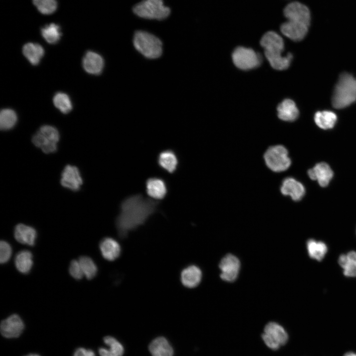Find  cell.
Masks as SVG:
<instances>
[{
  "label": "cell",
  "instance_id": "cell-16",
  "mask_svg": "<svg viewBox=\"0 0 356 356\" xmlns=\"http://www.w3.org/2000/svg\"><path fill=\"white\" fill-rule=\"evenodd\" d=\"M308 174L311 179L316 180L322 187L327 186L333 177L332 170L325 162L316 164L308 170Z\"/></svg>",
  "mask_w": 356,
  "mask_h": 356
},
{
  "label": "cell",
  "instance_id": "cell-37",
  "mask_svg": "<svg viewBox=\"0 0 356 356\" xmlns=\"http://www.w3.org/2000/svg\"><path fill=\"white\" fill-rule=\"evenodd\" d=\"M69 273L76 279L79 280L83 277L84 273L79 261L74 260L71 262Z\"/></svg>",
  "mask_w": 356,
  "mask_h": 356
},
{
  "label": "cell",
  "instance_id": "cell-14",
  "mask_svg": "<svg viewBox=\"0 0 356 356\" xmlns=\"http://www.w3.org/2000/svg\"><path fill=\"white\" fill-rule=\"evenodd\" d=\"M309 25L301 22L288 20L281 25L280 30L282 33L290 39L299 41L307 35Z\"/></svg>",
  "mask_w": 356,
  "mask_h": 356
},
{
  "label": "cell",
  "instance_id": "cell-33",
  "mask_svg": "<svg viewBox=\"0 0 356 356\" xmlns=\"http://www.w3.org/2000/svg\"><path fill=\"white\" fill-rule=\"evenodd\" d=\"M53 102L54 106L63 114H67L72 109V104L71 99L67 94L58 92L53 98Z\"/></svg>",
  "mask_w": 356,
  "mask_h": 356
},
{
  "label": "cell",
  "instance_id": "cell-34",
  "mask_svg": "<svg viewBox=\"0 0 356 356\" xmlns=\"http://www.w3.org/2000/svg\"><path fill=\"white\" fill-rule=\"evenodd\" d=\"M79 262L84 275L87 279H91L95 277L97 272V268L90 258L87 256H82L80 257Z\"/></svg>",
  "mask_w": 356,
  "mask_h": 356
},
{
  "label": "cell",
  "instance_id": "cell-8",
  "mask_svg": "<svg viewBox=\"0 0 356 356\" xmlns=\"http://www.w3.org/2000/svg\"><path fill=\"white\" fill-rule=\"evenodd\" d=\"M261 338L265 345L272 351H277L284 346L289 339L285 329L276 322L267 323L264 328Z\"/></svg>",
  "mask_w": 356,
  "mask_h": 356
},
{
  "label": "cell",
  "instance_id": "cell-10",
  "mask_svg": "<svg viewBox=\"0 0 356 356\" xmlns=\"http://www.w3.org/2000/svg\"><path fill=\"white\" fill-rule=\"evenodd\" d=\"M240 267V261L236 256L231 254H227L222 258L219 264L221 278L228 282L234 281L238 276Z\"/></svg>",
  "mask_w": 356,
  "mask_h": 356
},
{
  "label": "cell",
  "instance_id": "cell-21",
  "mask_svg": "<svg viewBox=\"0 0 356 356\" xmlns=\"http://www.w3.org/2000/svg\"><path fill=\"white\" fill-rule=\"evenodd\" d=\"M146 188L149 197L156 200L163 199L167 192L165 182L158 178H148L146 182Z\"/></svg>",
  "mask_w": 356,
  "mask_h": 356
},
{
  "label": "cell",
  "instance_id": "cell-35",
  "mask_svg": "<svg viewBox=\"0 0 356 356\" xmlns=\"http://www.w3.org/2000/svg\"><path fill=\"white\" fill-rule=\"evenodd\" d=\"M38 10L44 15H50L54 13L57 8L56 0H32Z\"/></svg>",
  "mask_w": 356,
  "mask_h": 356
},
{
  "label": "cell",
  "instance_id": "cell-30",
  "mask_svg": "<svg viewBox=\"0 0 356 356\" xmlns=\"http://www.w3.org/2000/svg\"><path fill=\"white\" fill-rule=\"evenodd\" d=\"M307 248L309 256L318 261L324 258L328 250L326 245L323 242L312 239L307 241Z\"/></svg>",
  "mask_w": 356,
  "mask_h": 356
},
{
  "label": "cell",
  "instance_id": "cell-29",
  "mask_svg": "<svg viewBox=\"0 0 356 356\" xmlns=\"http://www.w3.org/2000/svg\"><path fill=\"white\" fill-rule=\"evenodd\" d=\"M316 125L323 130L332 129L337 121V116L333 112L322 111L317 112L314 117Z\"/></svg>",
  "mask_w": 356,
  "mask_h": 356
},
{
  "label": "cell",
  "instance_id": "cell-20",
  "mask_svg": "<svg viewBox=\"0 0 356 356\" xmlns=\"http://www.w3.org/2000/svg\"><path fill=\"white\" fill-rule=\"evenodd\" d=\"M152 356H174V350L166 338L158 337L153 339L148 347Z\"/></svg>",
  "mask_w": 356,
  "mask_h": 356
},
{
  "label": "cell",
  "instance_id": "cell-40",
  "mask_svg": "<svg viewBox=\"0 0 356 356\" xmlns=\"http://www.w3.org/2000/svg\"><path fill=\"white\" fill-rule=\"evenodd\" d=\"M40 356L39 355H38V354H29V355H27V356Z\"/></svg>",
  "mask_w": 356,
  "mask_h": 356
},
{
  "label": "cell",
  "instance_id": "cell-39",
  "mask_svg": "<svg viewBox=\"0 0 356 356\" xmlns=\"http://www.w3.org/2000/svg\"><path fill=\"white\" fill-rule=\"evenodd\" d=\"M344 356H356V353L352 352H350L346 353Z\"/></svg>",
  "mask_w": 356,
  "mask_h": 356
},
{
  "label": "cell",
  "instance_id": "cell-5",
  "mask_svg": "<svg viewBox=\"0 0 356 356\" xmlns=\"http://www.w3.org/2000/svg\"><path fill=\"white\" fill-rule=\"evenodd\" d=\"M133 11L140 18L158 20L166 19L171 13L163 0H142L134 5Z\"/></svg>",
  "mask_w": 356,
  "mask_h": 356
},
{
  "label": "cell",
  "instance_id": "cell-4",
  "mask_svg": "<svg viewBox=\"0 0 356 356\" xmlns=\"http://www.w3.org/2000/svg\"><path fill=\"white\" fill-rule=\"evenodd\" d=\"M133 42L135 49L147 58L156 59L162 55V41L150 33L142 30L136 31Z\"/></svg>",
  "mask_w": 356,
  "mask_h": 356
},
{
  "label": "cell",
  "instance_id": "cell-13",
  "mask_svg": "<svg viewBox=\"0 0 356 356\" xmlns=\"http://www.w3.org/2000/svg\"><path fill=\"white\" fill-rule=\"evenodd\" d=\"M284 14L288 20L310 24L311 15L309 8L299 2H293L288 4L284 10Z\"/></svg>",
  "mask_w": 356,
  "mask_h": 356
},
{
  "label": "cell",
  "instance_id": "cell-2",
  "mask_svg": "<svg viewBox=\"0 0 356 356\" xmlns=\"http://www.w3.org/2000/svg\"><path fill=\"white\" fill-rule=\"evenodd\" d=\"M261 45L264 48L265 56L271 66L277 70H283L289 67L293 58L289 53L283 56L284 45L282 38L276 33L269 31L262 38Z\"/></svg>",
  "mask_w": 356,
  "mask_h": 356
},
{
  "label": "cell",
  "instance_id": "cell-19",
  "mask_svg": "<svg viewBox=\"0 0 356 356\" xmlns=\"http://www.w3.org/2000/svg\"><path fill=\"white\" fill-rule=\"evenodd\" d=\"M99 248L103 257L109 261L115 260L121 253L120 244L111 237L103 238L99 243Z\"/></svg>",
  "mask_w": 356,
  "mask_h": 356
},
{
  "label": "cell",
  "instance_id": "cell-11",
  "mask_svg": "<svg viewBox=\"0 0 356 356\" xmlns=\"http://www.w3.org/2000/svg\"><path fill=\"white\" fill-rule=\"evenodd\" d=\"M83 183L79 169L71 165H66L61 174L60 183L64 187L76 191L80 189Z\"/></svg>",
  "mask_w": 356,
  "mask_h": 356
},
{
  "label": "cell",
  "instance_id": "cell-31",
  "mask_svg": "<svg viewBox=\"0 0 356 356\" xmlns=\"http://www.w3.org/2000/svg\"><path fill=\"white\" fill-rule=\"evenodd\" d=\"M41 32L43 38L50 44H56L62 36L60 26L53 23L43 27Z\"/></svg>",
  "mask_w": 356,
  "mask_h": 356
},
{
  "label": "cell",
  "instance_id": "cell-38",
  "mask_svg": "<svg viewBox=\"0 0 356 356\" xmlns=\"http://www.w3.org/2000/svg\"><path fill=\"white\" fill-rule=\"evenodd\" d=\"M73 356H95V355L91 350L79 348L75 351Z\"/></svg>",
  "mask_w": 356,
  "mask_h": 356
},
{
  "label": "cell",
  "instance_id": "cell-32",
  "mask_svg": "<svg viewBox=\"0 0 356 356\" xmlns=\"http://www.w3.org/2000/svg\"><path fill=\"white\" fill-rule=\"evenodd\" d=\"M17 120L15 112L9 108L3 109L0 113V128L1 130L7 131L13 128Z\"/></svg>",
  "mask_w": 356,
  "mask_h": 356
},
{
  "label": "cell",
  "instance_id": "cell-7",
  "mask_svg": "<svg viewBox=\"0 0 356 356\" xmlns=\"http://www.w3.org/2000/svg\"><path fill=\"white\" fill-rule=\"evenodd\" d=\"M58 131L49 125L42 126L33 136L32 141L36 147L46 154L55 152L59 140Z\"/></svg>",
  "mask_w": 356,
  "mask_h": 356
},
{
  "label": "cell",
  "instance_id": "cell-26",
  "mask_svg": "<svg viewBox=\"0 0 356 356\" xmlns=\"http://www.w3.org/2000/svg\"><path fill=\"white\" fill-rule=\"evenodd\" d=\"M104 343L108 349L100 348L98 352L100 356H122L124 348L122 344L112 336H107L103 338Z\"/></svg>",
  "mask_w": 356,
  "mask_h": 356
},
{
  "label": "cell",
  "instance_id": "cell-12",
  "mask_svg": "<svg viewBox=\"0 0 356 356\" xmlns=\"http://www.w3.org/2000/svg\"><path fill=\"white\" fill-rule=\"evenodd\" d=\"M24 329V324L21 317L16 314L10 315L0 323L1 335L7 338L18 337Z\"/></svg>",
  "mask_w": 356,
  "mask_h": 356
},
{
  "label": "cell",
  "instance_id": "cell-9",
  "mask_svg": "<svg viewBox=\"0 0 356 356\" xmlns=\"http://www.w3.org/2000/svg\"><path fill=\"white\" fill-rule=\"evenodd\" d=\"M232 60L238 68L247 70L257 67L261 63V57L251 48L239 46L232 55Z\"/></svg>",
  "mask_w": 356,
  "mask_h": 356
},
{
  "label": "cell",
  "instance_id": "cell-36",
  "mask_svg": "<svg viewBox=\"0 0 356 356\" xmlns=\"http://www.w3.org/2000/svg\"><path fill=\"white\" fill-rule=\"evenodd\" d=\"M12 249L10 244L5 241L2 240L0 243V262L5 264L11 257Z\"/></svg>",
  "mask_w": 356,
  "mask_h": 356
},
{
  "label": "cell",
  "instance_id": "cell-25",
  "mask_svg": "<svg viewBox=\"0 0 356 356\" xmlns=\"http://www.w3.org/2000/svg\"><path fill=\"white\" fill-rule=\"evenodd\" d=\"M338 263L346 276L356 277V252L352 251L342 254L339 258Z\"/></svg>",
  "mask_w": 356,
  "mask_h": 356
},
{
  "label": "cell",
  "instance_id": "cell-1",
  "mask_svg": "<svg viewBox=\"0 0 356 356\" xmlns=\"http://www.w3.org/2000/svg\"><path fill=\"white\" fill-rule=\"evenodd\" d=\"M159 203L140 194L125 199L121 204L120 214L116 220L120 237L125 238L130 231L143 224L157 211Z\"/></svg>",
  "mask_w": 356,
  "mask_h": 356
},
{
  "label": "cell",
  "instance_id": "cell-22",
  "mask_svg": "<svg viewBox=\"0 0 356 356\" xmlns=\"http://www.w3.org/2000/svg\"><path fill=\"white\" fill-rule=\"evenodd\" d=\"M278 118L284 121L292 122L299 116V110L295 102L291 99H284L277 108Z\"/></svg>",
  "mask_w": 356,
  "mask_h": 356
},
{
  "label": "cell",
  "instance_id": "cell-27",
  "mask_svg": "<svg viewBox=\"0 0 356 356\" xmlns=\"http://www.w3.org/2000/svg\"><path fill=\"white\" fill-rule=\"evenodd\" d=\"M159 165L169 173H173L177 169L178 160L174 151L166 150L161 152L158 158Z\"/></svg>",
  "mask_w": 356,
  "mask_h": 356
},
{
  "label": "cell",
  "instance_id": "cell-15",
  "mask_svg": "<svg viewBox=\"0 0 356 356\" xmlns=\"http://www.w3.org/2000/svg\"><path fill=\"white\" fill-rule=\"evenodd\" d=\"M280 191L284 196H289L295 201L301 200L305 194L304 185L292 177L283 179L280 186Z\"/></svg>",
  "mask_w": 356,
  "mask_h": 356
},
{
  "label": "cell",
  "instance_id": "cell-24",
  "mask_svg": "<svg viewBox=\"0 0 356 356\" xmlns=\"http://www.w3.org/2000/svg\"><path fill=\"white\" fill-rule=\"evenodd\" d=\"M22 52L32 65H37L43 57L44 51L43 46L40 44L28 43L23 46Z\"/></svg>",
  "mask_w": 356,
  "mask_h": 356
},
{
  "label": "cell",
  "instance_id": "cell-23",
  "mask_svg": "<svg viewBox=\"0 0 356 356\" xmlns=\"http://www.w3.org/2000/svg\"><path fill=\"white\" fill-rule=\"evenodd\" d=\"M180 278L184 286L188 288H194L201 280L202 271L196 266L191 265L182 270Z\"/></svg>",
  "mask_w": 356,
  "mask_h": 356
},
{
  "label": "cell",
  "instance_id": "cell-6",
  "mask_svg": "<svg viewBox=\"0 0 356 356\" xmlns=\"http://www.w3.org/2000/svg\"><path fill=\"white\" fill-rule=\"evenodd\" d=\"M264 159L267 166L276 173L287 170L291 165L288 150L282 145L268 147L264 155Z\"/></svg>",
  "mask_w": 356,
  "mask_h": 356
},
{
  "label": "cell",
  "instance_id": "cell-3",
  "mask_svg": "<svg viewBox=\"0 0 356 356\" xmlns=\"http://www.w3.org/2000/svg\"><path fill=\"white\" fill-rule=\"evenodd\" d=\"M356 101V79L348 73L342 74L335 88L332 103L334 108H345Z\"/></svg>",
  "mask_w": 356,
  "mask_h": 356
},
{
  "label": "cell",
  "instance_id": "cell-18",
  "mask_svg": "<svg viewBox=\"0 0 356 356\" xmlns=\"http://www.w3.org/2000/svg\"><path fill=\"white\" fill-rule=\"evenodd\" d=\"M14 235L18 242L33 246L35 243L37 232L36 229L31 226L19 223L15 227Z\"/></svg>",
  "mask_w": 356,
  "mask_h": 356
},
{
  "label": "cell",
  "instance_id": "cell-28",
  "mask_svg": "<svg viewBox=\"0 0 356 356\" xmlns=\"http://www.w3.org/2000/svg\"><path fill=\"white\" fill-rule=\"evenodd\" d=\"M14 263L17 269L20 272L28 273L33 266L32 254L28 250L21 251L16 254Z\"/></svg>",
  "mask_w": 356,
  "mask_h": 356
},
{
  "label": "cell",
  "instance_id": "cell-17",
  "mask_svg": "<svg viewBox=\"0 0 356 356\" xmlns=\"http://www.w3.org/2000/svg\"><path fill=\"white\" fill-rule=\"evenodd\" d=\"M104 62L102 57L98 53L88 51L83 58V67L88 73L98 75L102 72Z\"/></svg>",
  "mask_w": 356,
  "mask_h": 356
}]
</instances>
